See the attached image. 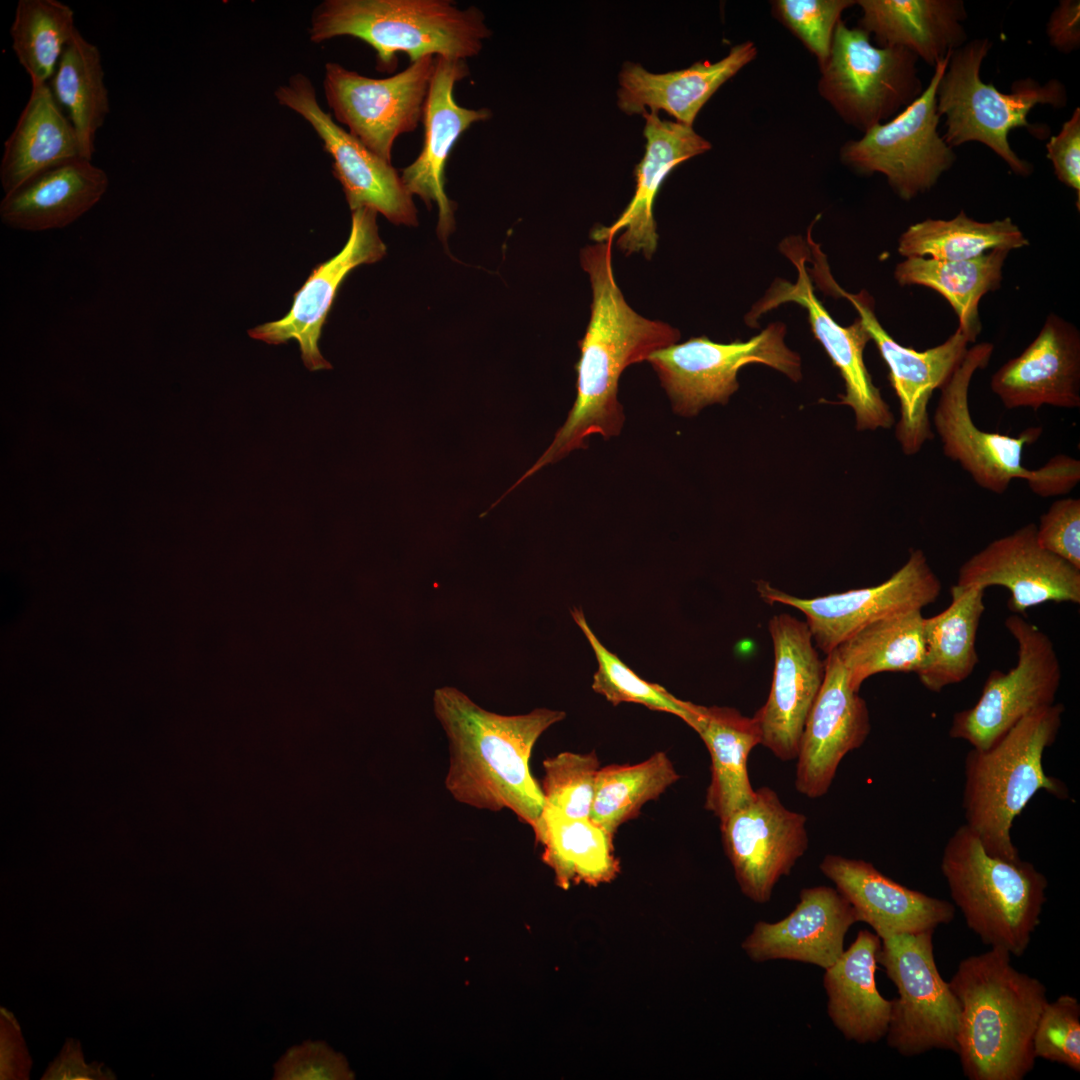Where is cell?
<instances>
[{"instance_id":"1","label":"cell","mask_w":1080,"mask_h":1080,"mask_svg":"<svg viewBox=\"0 0 1080 1080\" xmlns=\"http://www.w3.org/2000/svg\"><path fill=\"white\" fill-rule=\"evenodd\" d=\"M613 241L597 242L581 251V265L591 283L592 303L585 335L578 343L576 398L551 445L513 488L542 467L574 450L586 448L590 436L601 435L604 439L617 436L625 421L618 400L622 372L680 338L676 328L645 318L628 305L613 273Z\"/></svg>"},{"instance_id":"2","label":"cell","mask_w":1080,"mask_h":1080,"mask_svg":"<svg viewBox=\"0 0 1080 1080\" xmlns=\"http://www.w3.org/2000/svg\"><path fill=\"white\" fill-rule=\"evenodd\" d=\"M433 708L449 743L445 787L452 797L480 810H511L533 829L545 801L530 756L538 738L565 712L537 708L501 715L448 686L434 691Z\"/></svg>"},{"instance_id":"3","label":"cell","mask_w":1080,"mask_h":1080,"mask_svg":"<svg viewBox=\"0 0 1080 1080\" xmlns=\"http://www.w3.org/2000/svg\"><path fill=\"white\" fill-rule=\"evenodd\" d=\"M950 987L960 1005L957 1054L970 1080H1022L1034 1067L1032 1040L1046 987L1017 970L1000 948L963 959Z\"/></svg>"},{"instance_id":"4","label":"cell","mask_w":1080,"mask_h":1080,"mask_svg":"<svg viewBox=\"0 0 1080 1080\" xmlns=\"http://www.w3.org/2000/svg\"><path fill=\"white\" fill-rule=\"evenodd\" d=\"M1064 706L1038 708L1011 727L985 750L971 748L964 761L962 805L965 823L986 852L1006 860L1020 859L1011 829L1015 818L1040 790L1067 799V786L1043 768L1045 750L1055 742Z\"/></svg>"},{"instance_id":"5","label":"cell","mask_w":1080,"mask_h":1080,"mask_svg":"<svg viewBox=\"0 0 1080 1080\" xmlns=\"http://www.w3.org/2000/svg\"><path fill=\"white\" fill-rule=\"evenodd\" d=\"M310 39L351 36L376 52L377 67L391 71L397 53L410 62L425 56L467 60L491 36L482 11L448 0H327L312 16Z\"/></svg>"},{"instance_id":"6","label":"cell","mask_w":1080,"mask_h":1080,"mask_svg":"<svg viewBox=\"0 0 1080 1080\" xmlns=\"http://www.w3.org/2000/svg\"><path fill=\"white\" fill-rule=\"evenodd\" d=\"M940 869L969 929L991 948L1022 956L1046 902L1045 875L1021 858L988 854L966 824L946 842Z\"/></svg>"},{"instance_id":"7","label":"cell","mask_w":1080,"mask_h":1080,"mask_svg":"<svg viewBox=\"0 0 1080 1080\" xmlns=\"http://www.w3.org/2000/svg\"><path fill=\"white\" fill-rule=\"evenodd\" d=\"M991 46L987 38H977L952 51L936 92L937 111L946 117L942 137L951 148L971 141L983 143L1014 173L1028 176L1032 165L1013 151L1008 134L1018 127L1037 136L1044 133L1028 122L1029 112L1037 104L1063 108L1067 91L1056 79L1040 84L1025 78L1013 83L1009 94L983 82L981 64Z\"/></svg>"},{"instance_id":"8","label":"cell","mask_w":1080,"mask_h":1080,"mask_svg":"<svg viewBox=\"0 0 1080 1080\" xmlns=\"http://www.w3.org/2000/svg\"><path fill=\"white\" fill-rule=\"evenodd\" d=\"M917 61L905 48L874 46L866 31L840 20L819 67L818 92L846 124L865 133L923 92Z\"/></svg>"},{"instance_id":"9","label":"cell","mask_w":1080,"mask_h":1080,"mask_svg":"<svg viewBox=\"0 0 1080 1080\" xmlns=\"http://www.w3.org/2000/svg\"><path fill=\"white\" fill-rule=\"evenodd\" d=\"M934 930L885 936L878 963L895 984L888 1045L910 1057L933 1049L957 1054L960 1005L936 965Z\"/></svg>"},{"instance_id":"10","label":"cell","mask_w":1080,"mask_h":1080,"mask_svg":"<svg viewBox=\"0 0 1080 1080\" xmlns=\"http://www.w3.org/2000/svg\"><path fill=\"white\" fill-rule=\"evenodd\" d=\"M786 326L776 322L747 341L717 343L706 336L659 349L647 358L673 411L691 417L714 403L725 404L737 391L739 370L751 363L774 368L799 381L801 360L784 343Z\"/></svg>"},{"instance_id":"11","label":"cell","mask_w":1080,"mask_h":1080,"mask_svg":"<svg viewBox=\"0 0 1080 1080\" xmlns=\"http://www.w3.org/2000/svg\"><path fill=\"white\" fill-rule=\"evenodd\" d=\"M952 53V52H951ZM951 53L938 61L928 86L890 121L878 124L840 148L842 163L854 171L886 176L897 195L910 200L930 190L956 160L937 128L936 92Z\"/></svg>"},{"instance_id":"12","label":"cell","mask_w":1080,"mask_h":1080,"mask_svg":"<svg viewBox=\"0 0 1080 1080\" xmlns=\"http://www.w3.org/2000/svg\"><path fill=\"white\" fill-rule=\"evenodd\" d=\"M994 346L982 342L967 350L951 378L940 389L941 394L932 418V426L942 443L944 455L958 462L981 488L1004 493L1012 480L1026 481L1029 489L1041 496L1044 489L1041 467L1031 470L1023 466L1025 446L1041 436L1042 427H1029L1017 436L985 431L976 426L969 408V387L975 372L984 369Z\"/></svg>"},{"instance_id":"13","label":"cell","mask_w":1080,"mask_h":1080,"mask_svg":"<svg viewBox=\"0 0 1080 1080\" xmlns=\"http://www.w3.org/2000/svg\"><path fill=\"white\" fill-rule=\"evenodd\" d=\"M810 275L827 294L845 297L854 306L889 369V380L900 406L895 436L906 456L916 455L935 438L928 411L935 390L951 378L971 340L958 328L943 343L917 351L896 342L880 324L872 297L865 291L846 292L833 280L824 257L813 262Z\"/></svg>"},{"instance_id":"14","label":"cell","mask_w":1080,"mask_h":1080,"mask_svg":"<svg viewBox=\"0 0 1080 1080\" xmlns=\"http://www.w3.org/2000/svg\"><path fill=\"white\" fill-rule=\"evenodd\" d=\"M1017 643V662L988 675L977 702L953 715L949 736L985 750L1030 712L1055 703L1061 665L1049 636L1019 614L1005 619Z\"/></svg>"},{"instance_id":"15","label":"cell","mask_w":1080,"mask_h":1080,"mask_svg":"<svg viewBox=\"0 0 1080 1080\" xmlns=\"http://www.w3.org/2000/svg\"><path fill=\"white\" fill-rule=\"evenodd\" d=\"M769 604L791 606L806 617L816 648L825 655L864 626L911 610H922L941 593L942 584L924 551L913 549L907 561L884 582L815 598H800L766 581L756 583Z\"/></svg>"},{"instance_id":"16","label":"cell","mask_w":1080,"mask_h":1080,"mask_svg":"<svg viewBox=\"0 0 1080 1080\" xmlns=\"http://www.w3.org/2000/svg\"><path fill=\"white\" fill-rule=\"evenodd\" d=\"M435 56L387 78H370L338 63L325 66L324 93L334 116L368 149L391 162L396 138L422 120Z\"/></svg>"},{"instance_id":"17","label":"cell","mask_w":1080,"mask_h":1080,"mask_svg":"<svg viewBox=\"0 0 1080 1080\" xmlns=\"http://www.w3.org/2000/svg\"><path fill=\"white\" fill-rule=\"evenodd\" d=\"M782 252L796 266L795 283L776 279L765 296L758 301L749 314L747 323L755 326L761 314L784 303H796L808 312V319L816 339L822 344L834 366L844 380L846 393L839 403L851 407L859 431L878 428L888 429L895 418L880 390L873 384L866 368L863 352L871 337L858 317L853 324L841 326L830 316L816 297L811 277L806 268L807 251L788 238L781 243Z\"/></svg>"},{"instance_id":"18","label":"cell","mask_w":1080,"mask_h":1080,"mask_svg":"<svg viewBox=\"0 0 1080 1080\" xmlns=\"http://www.w3.org/2000/svg\"><path fill=\"white\" fill-rule=\"evenodd\" d=\"M278 102L302 116L331 156L332 172L340 182L349 208H371L396 225L416 226L418 210L401 175L361 141L333 121L319 105L311 81L291 76L275 92Z\"/></svg>"},{"instance_id":"19","label":"cell","mask_w":1080,"mask_h":1080,"mask_svg":"<svg viewBox=\"0 0 1080 1080\" xmlns=\"http://www.w3.org/2000/svg\"><path fill=\"white\" fill-rule=\"evenodd\" d=\"M804 814L786 808L767 787L720 822L725 853L742 893L756 903L771 899L774 886L787 876L808 848Z\"/></svg>"},{"instance_id":"20","label":"cell","mask_w":1080,"mask_h":1080,"mask_svg":"<svg viewBox=\"0 0 1080 1080\" xmlns=\"http://www.w3.org/2000/svg\"><path fill=\"white\" fill-rule=\"evenodd\" d=\"M774 650L768 698L753 716L761 745L782 761L797 758L801 736L820 692L825 663L806 622L790 614L774 615L768 624Z\"/></svg>"},{"instance_id":"21","label":"cell","mask_w":1080,"mask_h":1080,"mask_svg":"<svg viewBox=\"0 0 1080 1080\" xmlns=\"http://www.w3.org/2000/svg\"><path fill=\"white\" fill-rule=\"evenodd\" d=\"M377 214L367 207L352 211L350 234L343 249L312 270L295 292L292 306L284 317L250 329L249 336L272 345L294 339L307 369H331L332 365L319 350L321 330L346 276L355 267L375 263L386 254V246L378 232Z\"/></svg>"},{"instance_id":"22","label":"cell","mask_w":1080,"mask_h":1080,"mask_svg":"<svg viewBox=\"0 0 1080 1080\" xmlns=\"http://www.w3.org/2000/svg\"><path fill=\"white\" fill-rule=\"evenodd\" d=\"M956 584L1005 587L1008 607L1019 615L1046 602L1080 603V569L1042 548L1034 523L973 554L961 565Z\"/></svg>"},{"instance_id":"23","label":"cell","mask_w":1080,"mask_h":1080,"mask_svg":"<svg viewBox=\"0 0 1080 1080\" xmlns=\"http://www.w3.org/2000/svg\"><path fill=\"white\" fill-rule=\"evenodd\" d=\"M824 663L823 684L806 720L796 758L795 787L812 799L827 794L842 759L863 745L871 729L867 703L850 686L834 650Z\"/></svg>"},{"instance_id":"24","label":"cell","mask_w":1080,"mask_h":1080,"mask_svg":"<svg viewBox=\"0 0 1080 1080\" xmlns=\"http://www.w3.org/2000/svg\"><path fill=\"white\" fill-rule=\"evenodd\" d=\"M469 74L466 60L436 56L423 107L424 141L417 158L402 170L407 190L430 207H438L437 232L446 240L454 230V203L445 192V167L458 139L474 123L492 116L488 108L460 106L454 97L457 82Z\"/></svg>"},{"instance_id":"25","label":"cell","mask_w":1080,"mask_h":1080,"mask_svg":"<svg viewBox=\"0 0 1080 1080\" xmlns=\"http://www.w3.org/2000/svg\"><path fill=\"white\" fill-rule=\"evenodd\" d=\"M992 392L1007 409L1044 405L1080 407V332L1051 313L1036 338L1023 352L1004 363L992 376Z\"/></svg>"},{"instance_id":"26","label":"cell","mask_w":1080,"mask_h":1080,"mask_svg":"<svg viewBox=\"0 0 1080 1080\" xmlns=\"http://www.w3.org/2000/svg\"><path fill=\"white\" fill-rule=\"evenodd\" d=\"M855 922L853 907L837 889L805 888L788 916L757 922L742 948L755 962L785 959L826 969L843 953L845 935Z\"/></svg>"},{"instance_id":"27","label":"cell","mask_w":1080,"mask_h":1080,"mask_svg":"<svg viewBox=\"0 0 1080 1080\" xmlns=\"http://www.w3.org/2000/svg\"><path fill=\"white\" fill-rule=\"evenodd\" d=\"M645 153L635 168L636 189L621 213L609 226L593 229L596 242L614 240L626 253L642 252L649 259L656 251L658 234L653 217V204L666 176L682 162L711 149V143L693 127L662 120L656 112H645Z\"/></svg>"},{"instance_id":"28","label":"cell","mask_w":1080,"mask_h":1080,"mask_svg":"<svg viewBox=\"0 0 1080 1080\" xmlns=\"http://www.w3.org/2000/svg\"><path fill=\"white\" fill-rule=\"evenodd\" d=\"M819 867L880 938L935 930L955 916L951 902L905 887L862 859L829 854Z\"/></svg>"},{"instance_id":"29","label":"cell","mask_w":1080,"mask_h":1080,"mask_svg":"<svg viewBox=\"0 0 1080 1080\" xmlns=\"http://www.w3.org/2000/svg\"><path fill=\"white\" fill-rule=\"evenodd\" d=\"M752 41L734 45L717 62H695L686 69L652 73L626 62L619 73L618 107L628 115L662 110L676 122L691 126L701 108L726 81L757 56Z\"/></svg>"},{"instance_id":"30","label":"cell","mask_w":1080,"mask_h":1080,"mask_svg":"<svg viewBox=\"0 0 1080 1080\" xmlns=\"http://www.w3.org/2000/svg\"><path fill=\"white\" fill-rule=\"evenodd\" d=\"M109 186L107 173L78 157L49 168L4 194L0 219L13 229H62L91 210Z\"/></svg>"},{"instance_id":"31","label":"cell","mask_w":1080,"mask_h":1080,"mask_svg":"<svg viewBox=\"0 0 1080 1080\" xmlns=\"http://www.w3.org/2000/svg\"><path fill=\"white\" fill-rule=\"evenodd\" d=\"M858 27L878 47H902L934 67L966 41L960 0H858Z\"/></svg>"},{"instance_id":"32","label":"cell","mask_w":1080,"mask_h":1080,"mask_svg":"<svg viewBox=\"0 0 1080 1080\" xmlns=\"http://www.w3.org/2000/svg\"><path fill=\"white\" fill-rule=\"evenodd\" d=\"M881 939L860 930L838 960L825 969L823 984L828 995V1015L848 1040L875 1043L886 1036L892 1001L876 985Z\"/></svg>"},{"instance_id":"33","label":"cell","mask_w":1080,"mask_h":1080,"mask_svg":"<svg viewBox=\"0 0 1080 1080\" xmlns=\"http://www.w3.org/2000/svg\"><path fill=\"white\" fill-rule=\"evenodd\" d=\"M689 726L710 753L711 781L705 809L721 822L748 804L755 794L748 774V758L761 744L760 729L754 717L744 716L735 708L697 704Z\"/></svg>"},{"instance_id":"34","label":"cell","mask_w":1080,"mask_h":1080,"mask_svg":"<svg viewBox=\"0 0 1080 1080\" xmlns=\"http://www.w3.org/2000/svg\"><path fill=\"white\" fill-rule=\"evenodd\" d=\"M78 157L82 155L77 134L50 86L32 85L16 125L4 143L0 162L4 194L33 176Z\"/></svg>"},{"instance_id":"35","label":"cell","mask_w":1080,"mask_h":1080,"mask_svg":"<svg viewBox=\"0 0 1080 1080\" xmlns=\"http://www.w3.org/2000/svg\"><path fill=\"white\" fill-rule=\"evenodd\" d=\"M950 592V605L923 620L925 659L916 675L932 692L967 679L979 661L976 636L985 611V588L955 584Z\"/></svg>"},{"instance_id":"36","label":"cell","mask_w":1080,"mask_h":1080,"mask_svg":"<svg viewBox=\"0 0 1080 1080\" xmlns=\"http://www.w3.org/2000/svg\"><path fill=\"white\" fill-rule=\"evenodd\" d=\"M533 832L543 847L542 860L563 889L607 883L619 872L613 836L590 818H570L544 808Z\"/></svg>"},{"instance_id":"37","label":"cell","mask_w":1080,"mask_h":1080,"mask_svg":"<svg viewBox=\"0 0 1080 1080\" xmlns=\"http://www.w3.org/2000/svg\"><path fill=\"white\" fill-rule=\"evenodd\" d=\"M1009 252L995 249L961 261L906 258L896 266L894 276L901 286L918 285L941 294L958 317V329L975 342L981 332L980 300L1000 287Z\"/></svg>"},{"instance_id":"38","label":"cell","mask_w":1080,"mask_h":1080,"mask_svg":"<svg viewBox=\"0 0 1080 1080\" xmlns=\"http://www.w3.org/2000/svg\"><path fill=\"white\" fill-rule=\"evenodd\" d=\"M922 610H911L874 621L841 642L834 651L850 686L882 672L917 674L925 659Z\"/></svg>"},{"instance_id":"39","label":"cell","mask_w":1080,"mask_h":1080,"mask_svg":"<svg viewBox=\"0 0 1080 1080\" xmlns=\"http://www.w3.org/2000/svg\"><path fill=\"white\" fill-rule=\"evenodd\" d=\"M49 86L68 113L82 157L92 160L96 134L110 111L109 93L101 52L79 31L64 49Z\"/></svg>"},{"instance_id":"40","label":"cell","mask_w":1080,"mask_h":1080,"mask_svg":"<svg viewBox=\"0 0 1080 1080\" xmlns=\"http://www.w3.org/2000/svg\"><path fill=\"white\" fill-rule=\"evenodd\" d=\"M1028 245L1011 218L980 222L961 211L949 220L926 219L909 226L899 238L898 252L906 258L961 261L995 249L1011 251Z\"/></svg>"},{"instance_id":"41","label":"cell","mask_w":1080,"mask_h":1080,"mask_svg":"<svg viewBox=\"0 0 1080 1080\" xmlns=\"http://www.w3.org/2000/svg\"><path fill=\"white\" fill-rule=\"evenodd\" d=\"M680 778L666 753L656 752L637 764L599 768L590 819L614 836L642 806L657 799Z\"/></svg>"},{"instance_id":"42","label":"cell","mask_w":1080,"mask_h":1080,"mask_svg":"<svg viewBox=\"0 0 1080 1080\" xmlns=\"http://www.w3.org/2000/svg\"><path fill=\"white\" fill-rule=\"evenodd\" d=\"M78 29L73 9L58 0H19L11 46L32 85L46 84Z\"/></svg>"},{"instance_id":"43","label":"cell","mask_w":1080,"mask_h":1080,"mask_svg":"<svg viewBox=\"0 0 1080 1080\" xmlns=\"http://www.w3.org/2000/svg\"><path fill=\"white\" fill-rule=\"evenodd\" d=\"M575 623L586 636L594 651L598 669L593 675L592 689L613 705L622 702L642 704L681 718L688 725L694 716L695 704L681 700L664 687L639 677L618 656L609 651L589 627L581 609L571 610Z\"/></svg>"},{"instance_id":"44","label":"cell","mask_w":1080,"mask_h":1080,"mask_svg":"<svg viewBox=\"0 0 1080 1080\" xmlns=\"http://www.w3.org/2000/svg\"><path fill=\"white\" fill-rule=\"evenodd\" d=\"M600 762L595 752H561L543 761L545 807L570 818H590Z\"/></svg>"},{"instance_id":"45","label":"cell","mask_w":1080,"mask_h":1080,"mask_svg":"<svg viewBox=\"0 0 1080 1080\" xmlns=\"http://www.w3.org/2000/svg\"><path fill=\"white\" fill-rule=\"evenodd\" d=\"M854 4L853 0H774L771 12L816 57L820 67L829 55L843 11Z\"/></svg>"},{"instance_id":"46","label":"cell","mask_w":1080,"mask_h":1080,"mask_svg":"<svg viewBox=\"0 0 1080 1080\" xmlns=\"http://www.w3.org/2000/svg\"><path fill=\"white\" fill-rule=\"evenodd\" d=\"M1032 1047L1035 1058L1080 1071V1004L1076 997L1066 994L1046 1003L1033 1034Z\"/></svg>"},{"instance_id":"47","label":"cell","mask_w":1080,"mask_h":1080,"mask_svg":"<svg viewBox=\"0 0 1080 1080\" xmlns=\"http://www.w3.org/2000/svg\"><path fill=\"white\" fill-rule=\"evenodd\" d=\"M354 1075L341 1053L325 1042L306 1041L288 1049L274 1065L277 1080H347Z\"/></svg>"},{"instance_id":"48","label":"cell","mask_w":1080,"mask_h":1080,"mask_svg":"<svg viewBox=\"0 0 1080 1080\" xmlns=\"http://www.w3.org/2000/svg\"><path fill=\"white\" fill-rule=\"evenodd\" d=\"M1039 545L1080 569V499L1054 501L1036 526Z\"/></svg>"},{"instance_id":"49","label":"cell","mask_w":1080,"mask_h":1080,"mask_svg":"<svg viewBox=\"0 0 1080 1080\" xmlns=\"http://www.w3.org/2000/svg\"><path fill=\"white\" fill-rule=\"evenodd\" d=\"M1058 180L1077 193L1076 206L1080 207V109L1077 107L1060 132L1052 136L1046 145Z\"/></svg>"},{"instance_id":"50","label":"cell","mask_w":1080,"mask_h":1080,"mask_svg":"<svg viewBox=\"0 0 1080 1080\" xmlns=\"http://www.w3.org/2000/svg\"><path fill=\"white\" fill-rule=\"evenodd\" d=\"M1080 5L1077 0H1062L1052 12L1047 33L1052 46L1070 53L1080 44Z\"/></svg>"}]
</instances>
